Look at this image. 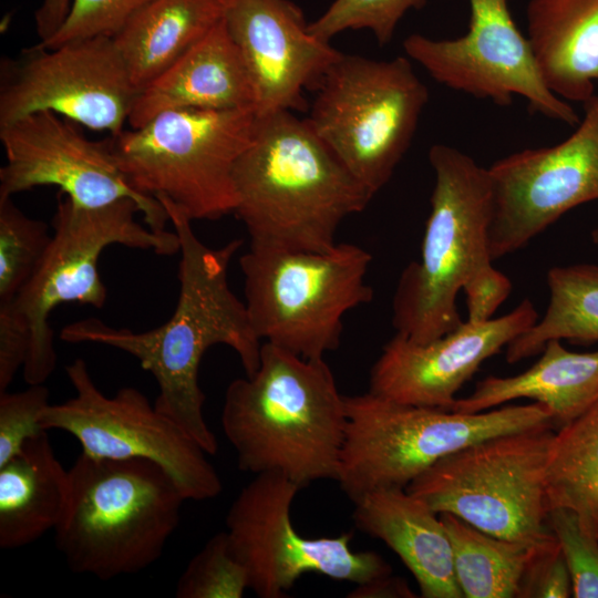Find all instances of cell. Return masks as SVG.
Here are the masks:
<instances>
[{
	"instance_id": "4dcf8cb0",
	"label": "cell",
	"mask_w": 598,
	"mask_h": 598,
	"mask_svg": "<svg viewBox=\"0 0 598 598\" xmlns=\"http://www.w3.org/2000/svg\"><path fill=\"white\" fill-rule=\"evenodd\" d=\"M426 0H333L309 23L312 34L323 41L347 30H370L380 45L389 43L404 14L421 9Z\"/></svg>"
},
{
	"instance_id": "74e56055",
	"label": "cell",
	"mask_w": 598,
	"mask_h": 598,
	"mask_svg": "<svg viewBox=\"0 0 598 598\" xmlns=\"http://www.w3.org/2000/svg\"><path fill=\"white\" fill-rule=\"evenodd\" d=\"M350 598H383V597H414L408 584L391 574L375 578L371 581L355 585L347 595Z\"/></svg>"
},
{
	"instance_id": "7a4b0ae2",
	"label": "cell",
	"mask_w": 598,
	"mask_h": 598,
	"mask_svg": "<svg viewBox=\"0 0 598 598\" xmlns=\"http://www.w3.org/2000/svg\"><path fill=\"white\" fill-rule=\"evenodd\" d=\"M429 161L435 183L421 256L401 272L392 300L395 332L416 343L433 341L463 322L456 306L460 290L470 321L492 318L512 291L511 280L492 265L488 168L445 144L432 145Z\"/></svg>"
},
{
	"instance_id": "e575fe53",
	"label": "cell",
	"mask_w": 598,
	"mask_h": 598,
	"mask_svg": "<svg viewBox=\"0 0 598 598\" xmlns=\"http://www.w3.org/2000/svg\"><path fill=\"white\" fill-rule=\"evenodd\" d=\"M571 596L570 573L557 542L535 555L523 578L519 597L568 598Z\"/></svg>"
},
{
	"instance_id": "30bf717a",
	"label": "cell",
	"mask_w": 598,
	"mask_h": 598,
	"mask_svg": "<svg viewBox=\"0 0 598 598\" xmlns=\"http://www.w3.org/2000/svg\"><path fill=\"white\" fill-rule=\"evenodd\" d=\"M311 91L310 127L375 195L412 143L429 101L426 85L405 56L341 53Z\"/></svg>"
},
{
	"instance_id": "3957f363",
	"label": "cell",
	"mask_w": 598,
	"mask_h": 598,
	"mask_svg": "<svg viewBox=\"0 0 598 598\" xmlns=\"http://www.w3.org/2000/svg\"><path fill=\"white\" fill-rule=\"evenodd\" d=\"M234 181L250 245L287 250L331 249L341 223L374 196L291 111L258 115Z\"/></svg>"
},
{
	"instance_id": "e0dca14e",
	"label": "cell",
	"mask_w": 598,
	"mask_h": 598,
	"mask_svg": "<svg viewBox=\"0 0 598 598\" xmlns=\"http://www.w3.org/2000/svg\"><path fill=\"white\" fill-rule=\"evenodd\" d=\"M78 125L54 112L41 111L0 126L6 155L0 168V198L39 186H56L86 207L130 198L138 205L146 226L167 231L169 217L162 204L131 186L106 140H89Z\"/></svg>"
},
{
	"instance_id": "9a60e30c",
	"label": "cell",
	"mask_w": 598,
	"mask_h": 598,
	"mask_svg": "<svg viewBox=\"0 0 598 598\" xmlns=\"http://www.w3.org/2000/svg\"><path fill=\"white\" fill-rule=\"evenodd\" d=\"M509 0H468L467 32L455 39L413 33L403 41L408 58L437 83L476 99L508 106L523 96L532 113L570 126L580 120L574 107L555 95L538 71L532 48L517 28Z\"/></svg>"
},
{
	"instance_id": "4316f807",
	"label": "cell",
	"mask_w": 598,
	"mask_h": 598,
	"mask_svg": "<svg viewBox=\"0 0 598 598\" xmlns=\"http://www.w3.org/2000/svg\"><path fill=\"white\" fill-rule=\"evenodd\" d=\"M549 302L544 316L506 347L511 364L540 353L549 340L598 341V265L575 264L547 272Z\"/></svg>"
},
{
	"instance_id": "f35d334b",
	"label": "cell",
	"mask_w": 598,
	"mask_h": 598,
	"mask_svg": "<svg viewBox=\"0 0 598 598\" xmlns=\"http://www.w3.org/2000/svg\"><path fill=\"white\" fill-rule=\"evenodd\" d=\"M591 240L598 247V227L591 231Z\"/></svg>"
},
{
	"instance_id": "f1b7e54d",
	"label": "cell",
	"mask_w": 598,
	"mask_h": 598,
	"mask_svg": "<svg viewBox=\"0 0 598 598\" xmlns=\"http://www.w3.org/2000/svg\"><path fill=\"white\" fill-rule=\"evenodd\" d=\"M52 235L48 225L0 198V305L10 303L38 268Z\"/></svg>"
},
{
	"instance_id": "d6986e66",
	"label": "cell",
	"mask_w": 598,
	"mask_h": 598,
	"mask_svg": "<svg viewBox=\"0 0 598 598\" xmlns=\"http://www.w3.org/2000/svg\"><path fill=\"white\" fill-rule=\"evenodd\" d=\"M223 19L250 71L258 115L305 110L303 91L342 53L311 33L290 0H224Z\"/></svg>"
},
{
	"instance_id": "f546056e",
	"label": "cell",
	"mask_w": 598,
	"mask_h": 598,
	"mask_svg": "<svg viewBox=\"0 0 598 598\" xmlns=\"http://www.w3.org/2000/svg\"><path fill=\"white\" fill-rule=\"evenodd\" d=\"M248 575L235 555L227 532L215 534L189 560L175 590L177 598H241Z\"/></svg>"
},
{
	"instance_id": "603a6c76",
	"label": "cell",
	"mask_w": 598,
	"mask_h": 598,
	"mask_svg": "<svg viewBox=\"0 0 598 598\" xmlns=\"http://www.w3.org/2000/svg\"><path fill=\"white\" fill-rule=\"evenodd\" d=\"M540 353L517 375L481 380L468 396L455 400L451 411L478 413L527 398L545 405L559 429L598 402V350L574 352L561 340H549Z\"/></svg>"
},
{
	"instance_id": "4fadbf2b",
	"label": "cell",
	"mask_w": 598,
	"mask_h": 598,
	"mask_svg": "<svg viewBox=\"0 0 598 598\" xmlns=\"http://www.w3.org/2000/svg\"><path fill=\"white\" fill-rule=\"evenodd\" d=\"M301 489L281 473L257 474L233 502L226 526L233 550L245 567L249 589L260 598H282L306 573L355 585L392 574L374 551H353V534L307 538L293 527L291 506Z\"/></svg>"
},
{
	"instance_id": "52a82bcc",
	"label": "cell",
	"mask_w": 598,
	"mask_h": 598,
	"mask_svg": "<svg viewBox=\"0 0 598 598\" xmlns=\"http://www.w3.org/2000/svg\"><path fill=\"white\" fill-rule=\"evenodd\" d=\"M347 424L337 482L353 502L406 487L440 458L477 441L551 425L542 403L458 413L400 403L368 391L344 395Z\"/></svg>"
},
{
	"instance_id": "d4e9b609",
	"label": "cell",
	"mask_w": 598,
	"mask_h": 598,
	"mask_svg": "<svg viewBox=\"0 0 598 598\" xmlns=\"http://www.w3.org/2000/svg\"><path fill=\"white\" fill-rule=\"evenodd\" d=\"M224 0H153L113 37L141 91L221 19Z\"/></svg>"
},
{
	"instance_id": "7402d4cb",
	"label": "cell",
	"mask_w": 598,
	"mask_h": 598,
	"mask_svg": "<svg viewBox=\"0 0 598 598\" xmlns=\"http://www.w3.org/2000/svg\"><path fill=\"white\" fill-rule=\"evenodd\" d=\"M527 40L546 86L586 103L598 83V0H529Z\"/></svg>"
},
{
	"instance_id": "83f0119b",
	"label": "cell",
	"mask_w": 598,
	"mask_h": 598,
	"mask_svg": "<svg viewBox=\"0 0 598 598\" xmlns=\"http://www.w3.org/2000/svg\"><path fill=\"white\" fill-rule=\"evenodd\" d=\"M448 534L457 582L465 598H516L535 555L532 546L492 536L461 518L440 514Z\"/></svg>"
},
{
	"instance_id": "d590c367",
	"label": "cell",
	"mask_w": 598,
	"mask_h": 598,
	"mask_svg": "<svg viewBox=\"0 0 598 598\" xmlns=\"http://www.w3.org/2000/svg\"><path fill=\"white\" fill-rule=\"evenodd\" d=\"M30 347L25 322L9 305H0V393L8 391L23 368Z\"/></svg>"
},
{
	"instance_id": "d6a6232c",
	"label": "cell",
	"mask_w": 598,
	"mask_h": 598,
	"mask_svg": "<svg viewBox=\"0 0 598 598\" xmlns=\"http://www.w3.org/2000/svg\"><path fill=\"white\" fill-rule=\"evenodd\" d=\"M153 0H73L61 29L38 44L53 48L68 41L105 35L114 37L124 24Z\"/></svg>"
},
{
	"instance_id": "484cf974",
	"label": "cell",
	"mask_w": 598,
	"mask_h": 598,
	"mask_svg": "<svg viewBox=\"0 0 598 598\" xmlns=\"http://www.w3.org/2000/svg\"><path fill=\"white\" fill-rule=\"evenodd\" d=\"M549 511L574 512L598 540V402L555 432L545 472Z\"/></svg>"
},
{
	"instance_id": "ba28073f",
	"label": "cell",
	"mask_w": 598,
	"mask_h": 598,
	"mask_svg": "<svg viewBox=\"0 0 598 598\" xmlns=\"http://www.w3.org/2000/svg\"><path fill=\"white\" fill-rule=\"evenodd\" d=\"M371 261L351 243L321 252L250 245L239 266L255 332L305 359H324L340 346L344 315L373 298Z\"/></svg>"
},
{
	"instance_id": "ac0fdd59",
	"label": "cell",
	"mask_w": 598,
	"mask_h": 598,
	"mask_svg": "<svg viewBox=\"0 0 598 598\" xmlns=\"http://www.w3.org/2000/svg\"><path fill=\"white\" fill-rule=\"evenodd\" d=\"M537 320L533 302L525 299L504 316L463 321L427 343L395 332L371 368L369 391L400 403L451 411L456 393L480 365Z\"/></svg>"
},
{
	"instance_id": "7c38bea8",
	"label": "cell",
	"mask_w": 598,
	"mask_h": 598,
	"mask_svg": "<svg viewBox=\"0 0 598 598\" xmlns=\"http://www.w3.org/2000/svg\"><path fill=\"white\" fill-rule=\"evenodd\" d=\"M65 373L75 395L44 410V430L68 432L91 457L152 461L172 476L186 499L220 494L223 484L207 453L140 390L124 386L105 395L81 358L66 365Z\"/></svg>"
},
{
	"instance_id": "9c48e42d",
	"label": "cell",
	"mask_w": 598,
	"mask_h": 598,
	"mask_svg": "<svg viewBox=\"0 0 598 598\" xmlns=\"http://www.w3.org/2000/svg\"><path fill=\"white\" fill-rule=\"evenodd\" d=\"M553 427L472 443L440 458L405 488L436 514H452L492 536L554 544L545 486Z\"/></svg>"
},
{
	"instance_id": "5bb4252c",
	"label": "cell",
	"mask_w": 598,
	"mask_h": 598,
	"mask_svg": "<svg viewBox=\"0 0 598 598\" xmlns=\"http://www.w3.org/2000/svg\"><path fill=\"white\" fill-rule=\"evenodd\" d=\"M140 90L112 37L38 43L0 61V126L51 111L93 131L124 130Z\"/></svg>"
},
{
	"instance_id": "1f68e13d",
	"label": "cell",
	"mask_w": 598,
	"mask_h": 598,
	"mask_svg": "<svg viewBox=\"0 0 598 598\" xmlns=\"http://www.w3.org/2000/svg\"><path fill=\"white\" fill-rule=\"evenodd\" d=\"M549 525L570 573L573 597L598 598V540L581 530L569 509H551Z\"/></svg>"
},
{
	"instance_id": "2e32d148",
	"label": "cell",
	"mask_w": 598,
	"mask_h": 598,
	"mask_svg": "<svg viewBox=\"0 0 598 598\" xmlns=\"http://www.w3.org/2000/svg\"><path fill=\"white\" fill-rule=\"evenodd\" d=\"M565 141L509 154L488 167L493 260L526 246L565 213L598 200V92Z\"/></svg>"
},
{
	"instance_id": "8d00e7d4",
	"label": "cell",
	"mask_w": 598,
	"mask_h": 598,
	"mask_svg": "<svg viewBox=\"0 0 598 598\" xmlns=\"http://www.w3.org/2000/svg\"><path fill=\"white\" fill-rule=\"evenodd\" d=\"M73 0H42L35 11V29L39 42L50 40L64 24Z\"/></svg>"
},
{
	"instance_id": "8fae6325",
	"label": "cell",
	"mask_w": 598,
	"mask_h": 598,
	"mask_svg": "<svg viewBox=\"0 0 598 598\" xmlns=\"http://www.w3.org/2000/svg\"><path fill=\"white\" fill-rule=\"evenodd\" d=\"M138 205L123 198L99 207L81 206L59 192L52 218V238L34 274L9 305L25 322L30 347L22 368L28 384L44 383L55 369L50 313L62 303L78 302L102 309L107 290L97 261L112 245L172 256L179 251L178 236L157 233L135 219Z\"/></svg>"
},
{
	"instance_id": "5b68a950",
	"label": "cell",
	"mask_w": 598,
	"mask_h": 598,
	"mask_svg": "<svg viewBox=\"0 0 598 598\" xmlns=\"http://www.w3.org/2000/svg\"><path fill=\"white\" fill-rule=\"evenodd\" d=\"M185 501L172 476L152 461L81 453L69 468L56 549L73 573L100 580L140 573L164 553Z\"/></svg>"
},
{
	"instance_id": "6da1fadb",
	"label": "cell",
	"mask_w": 598,
	"mask_h": 598,
	"mask_svg": "<svg viewBox=\"0 0 598 598\" xmlns=\"http://www.w3.org/2000/svg\"><path fill=\"white\" fill-rule=\"evenodd\" d=\"M162 206L178 236L181 252L179 295L172 317L142 332L86 318L66 324L60 338L70 343L109 346L137 359L158 384L155 408L214 455L218 444L204 417L205 394L198 383L203 355L214 346H227L238 354L246 375H250L259 365L262 344L246 303L233 292L228 281L230 261L243 240L208 247L194 233L193 220L169 204Z\"/></svg>"
},
{
	"instance_id": "836d02e7",
	"label": "cell",
	"mask_w": 598,
	"mask_h": 598,
	"mask_svg": "<svg viewBox=\"0 0 598 598\" xmlns=\"http://www.w3.org/2000/svg\"><path fill=\"white\" fill-rule=\"evenodd\" d=\"M50 391L43 384L0 393V465L20 452L27 441L47 431L41 416L50 405Z\"/></svg>"
},
{
	"instance_id": "8992f818",
	"label": "cell",
	"mask_w": 598,
	"mask_h": 598,
	"mask_svg": "<svg viewBox=\"0 0 598 598\" xmlns=\"http://www.w3.org/2000/svg\"><path fill=\"white\" fill-rule=\"evenodd\" d=\"M257 121L254 110H172L105 140L135 190L190 220H218L235 212L234 172Z\"/></svg>"
},
{
	"instance_id": "ffe728a7",
	"label": "cell",
	"mask_w": 598,
	"mask_h": 598,
	"mask_svg": "<svg viewBox=\"0 0 598 598\" xmlns=\"http://www.w3.org/2000/svg\"><path fill=\"white\" fill-rule=\"evenodd\" d=\"M184 109L257 112L250 71L224 19L140 91L127 123L138 128L161 113Z\"/></svg>"
},
{
	"instance_id": "277c9868",
	"label": "cell",
	"mask_w": 598,
	"mask_h": 598,
	"mask_svg": "<svg viewBox=\"0 0 598 598\" xmlns=\"http://www.w3.org/2000/svg\"><path fill=\"white\" fill-rule=\"evenodd\" d=\"M347 424L344 395L324 359L262 342L259 365L226 389L225 436L238 467L281 473L299 486L337 481Z\"/></svg>"
},
{
	"instance_id": "cb8c5ba5",
	"label": "cell",
	"mask_w": 598,
	"mask_h": 598,
	"mask_svg": "<svg viewBox=\"0 0 598 598\" xmlns=\"http://www.w3.org/2000/svg\"><path fill=\"white\" fill-rule=\"evenodd\" d=\"M69 492V470L56 458L48 431L0 465V547L17 549L54 530Z\"/></svg>"
},
{
	"instance_id": "44dd1931",
	"label": "cell",
	"mask_w": 598,
	"mask_h": 598,
	"mask_svg": "<svg viewBox=\"0 0 598 598\" xmlns=\"http://www.w3.org/2000/svg\"><path fill=\"white\" fill-rule=\"evenodd\" d=\"M360 530L381 539L414 576L424 598H464L453 549L440 515L405 487L380 488L355 501Z\"/></svg>"
}]
</instances>
